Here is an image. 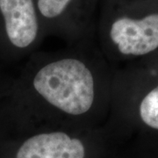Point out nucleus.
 <instances>
[{"label":"nucleus","instance_id":"1","mask_svg":"<svg viewBox=\"0 0 158 158\" xmlns=\"http://www.w3.org/2000/svg\"><path fill=\"white\" fill-rule=\"evenodd\" d=\"M34 87L46 101L70 115L88 112L94 101V79L85 63L62 59L41 68L34 78Z\"/></svg>","mask_w":158,"mask_h":158},{"label":"nucleus","instance_id":"2","mask_svg":"<svg viewBox=\"0 0 158 158\" xmlns=\"http://www.w3.org/2000/svg\"><path fill=\"white\" fill-rule=\"evenodd\" d=\"M109 36L123 55H147L158 48V12L140 19L115 18L110 24Z\"/></svg>","mask_w":158,"mask_h":158},{"label":"nucleus","instance_id":"3","mask_svg":"<svg viewBox=\"0 0 158 158\" xmlns=\"http://www.w3.org/2000/svg\"><path fill=\"white\" fill-rule=\"evenodd\" d=\"M0 16L12 45L30 46L39 33V14L34 0H0Z\"/></svg>","mask_w":158,"mask_h":158},{"label":"nucleus","instance_id":"4","mask_svg":"<svg viewBox=\"0 0 158 158\" xmlns=\"http://www.w3.org/2000/svg\"><path fill=\"white\" fill-rule=\"evenodd\" d=\"M84 144L65 133L54 132L34 135L19 148L16 158H85Z\"/></svg>","mask_w":158,"mask_h":158},{"label":"nucleus","instance_id":"5","mask_svg":"<svg viewBox=\"0 0 158 158\" xmlns=\"http://www.w3.org/2000/svg\"><path fill=\"white\" fill-rule=\"evenodd\" d=\"M140 116L145 124L158 129V86L142 99L140 105Z\"/></svg>","mask_w":158,"mask_h":158}]
</instances>
